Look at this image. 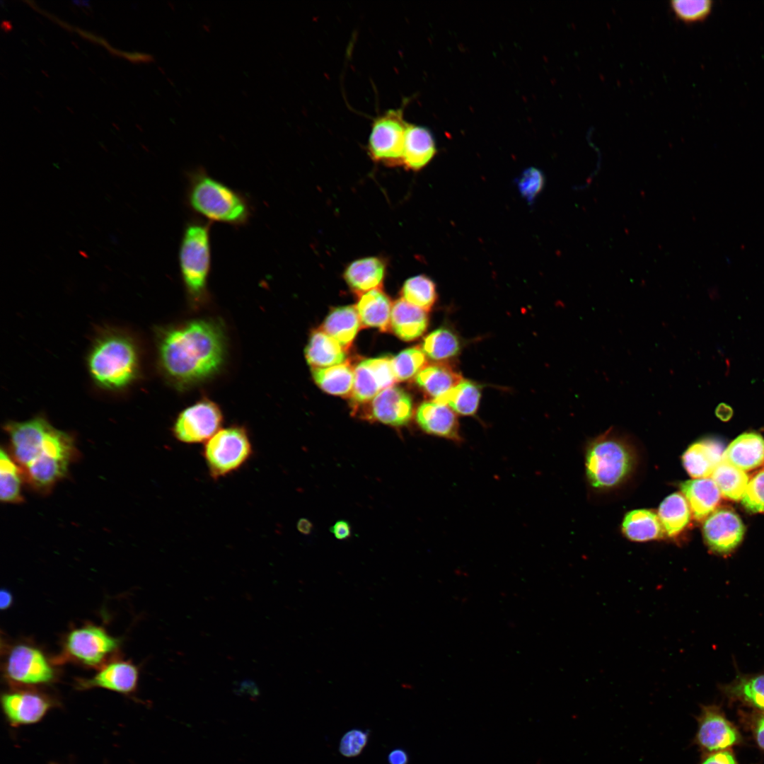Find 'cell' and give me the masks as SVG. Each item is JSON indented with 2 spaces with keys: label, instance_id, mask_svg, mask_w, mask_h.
<instances>
[{
  "label": "cell",
  "instance_id": "cell-1",
  "mask_svg": "<svg viewBox=\"0 0 764 764\" xmlns=\"http://www.w3.org/2000/svg\"><path fill=\"white\" fill-rule=\"evenodd\" d=\"M156 347L159 367L170 383L180 388L214 376L226 356V338L221 324L196 319L161 328Z\"/></svg>",
  "mask_w": 764,
  "mask_h": 764
},
{
  "label": "cell",
  "instance_id": "cell-2",
  "mask_svg": "<svg viewBox=\"0 0 764 764\" xmlns=\"http://www.w3.org/2000/svg\"><path fill=\"white\" fill-rule=\"evenodd\" d=\"M14 461L27 482L46 491L66 475L76 449L71 436L37 417L5 426Z\"/></svg>",
  "mask_w": 764,
  "mask_h": 764
},
{
  "label": "cell",
  "instance_id": "cell-3",
  "mask_svg": "<svg viewBox=\"0 0 764 764\" xmlns=\"http://www.w3.org/2000/svg\"><path fill=\"white\" fill-rule=\"evenodd\" d=\"M186 201L195 214L209 221L243 226L251 215L247 197L213 178L202 168L187 174Z\"/></svg>",
  "mask_w": 764,
  "mask_h": 764
},
{
  "label": "cell",
  "instance_id": "cell-4",
  "mask_svg": "<svg viewBox=\"0 0 764 764\" xmlns=\"http://www.w3.org/2000/svg\"><path fill=\"white\" fill-rule=\"evenodd\" d=\"M91 378L100 387L120 390L137 378L139 369L137 347L131 337L108 330L94 342L88 357Z\"/></svg>",
  "mask_w": 764,
  "mask_h": 764
},
{
  "label": "cell",
  "instance_id": "cell-5",
  "mask_svg": "<svg viewBox=\"0 0 764 764\" xmlns=\"http://www.w3.org/2000/svg\"><path fill=\"white\" fill-rule=\"evenodd\" d=\"M211 262L210 224L192 219L183 232L178 262L187 296L194 303H202L208 296Z\"/></svg>",
  "mask_w": 764,
  "mask_h": 764
},
{
  "label": "cell",
  "instance_id": "cell-6",
  "mask_svg": "<svg viewBox=\"0 0 764 764\" xmlns=\"http://www.w3.org/2000/svg\"><path fill=\"white\" fill-rule=\"evenodd\" d=\"M634 464V454L627 442L608 432L588 446L586 475L594 487L605 489L619 485L632 470Z\"/></svg>",
  "mask_w": 764,
  "mask_h": 764
},
{
  "label": "cell",
  "instance_id": "cell-7",
  "mask_svg": "<svg viewBox=\"0 0 764 764\" xmlns=\"http://www.w3.org/2000/svg\"><path fill=\"white\" fill-rule=\"evenodd\" d=\"M252 446L243 427L233 426L220 429L205 444L204 457L210 475L214 479L239 468L250 457Z\"/></svg>",
  "mask_w": 764,
  "mask_h": 764
},
{
  "label": "cell",
  "instance_id": "cell-8",
  "mask_svg": "<svg viewBox=\"0 0 764 764\" xmlns=\"http://www.w3.org/2000/svg\"><path fill=\"white\" fill-rule=\"evenodd\" d=\"M695 718L698 726L692 743L702 753L729 750L743 743L739 729L718 705H701Z\"/></svg>",
  "mask_w": 764,
  "mask_h": 764
},
{
  "label": "cell",
  "instance_id": "cell-9",
  "mask_svg": "<svg viewBox=\"0 0 764 764\" xmlns=\"http://www.w3.org/2000/svg\"><path fill=\"white\" fill-rule=\"evenodd\" d=\"M407 124L403 117V107L390 109L376 117L368 144L371 158L390 165L402 163Z\"/></svg>",
  "mask_w": 764,
  "mask_h": 764
},
{
  "label": "cell",
  "instance_id": "cell-10",
  "mask_svg": "<svg viewBox=\"0 0 764 764\" xmlns=\"http://www.w3.org/2000/svg\"><path fill=\"white\" fill-rule=\"evenodd\" d=\"M119 642L102 627L88 625L72 630L64 643V654L88 666L102 664L117 648Z\"/></svg>",
  "mask_w": 764,
  "mask_h": 764
},
{
  "label": "cell",
  "instance_id": "cell-11",
  "mask_svg": "<svg viewBox=\"0 0 764 764\" xmlns=\"http://www.w3.org/2000/svg\"><path fill=\"white\" fill-rule=\"evenodd\" d=\"M4 672L6 678L18 687L44 685L55 678L54 671L42 652L25 644L10 650Z\"/></svg>",
  "mask_w": 764,
  "mask_h": 764
},
{
  "label": "cell",
  "instance_id": "cell-12",
  "mask_svg": "<svg viewBox=\"0 0 764 764\" xmlns=\"http://www.w3.org/2000/svg\"><path fill=\"white\" fill-rule=\"evenodd\" d=\"M222 422L223 415L219 407L209 400L203 399L179 414L173 432L180 441L200 443L208 441L220 430Z\"/></svg>",
  "mask_w": 764,
  "mask_h": 764
},
{
  "label": "cell",
  "instance_id": "cell-13",
  "mask_svg": "<svg viewBox=\"0 0 764 764\" xmlns=\"http://www.w3.org/2000/svg\"><path fill=\"white\" fill-rule=\"evenodd\" d=\"M1 705L9 725L18 727L39 722L56 703L45 693L16 687L1 695Z\"/></svg>",
  "mask_w": 764,
  "mask_h": 764
},
{
  "label": "cell",
  "instance_id": "cell-14",
  "mask_svg": "<svg viewBox=\"0 0 764 764\" xmlns=\"http://www.w3.org/2000/svg\"><path fill=\"white\" fill-rule=\"evenodd\" d=\"M391 360L387 357L371 358L362 360L356 366L350 395L355 406L369 403L381 391L397 381Z\"/></svg>",
  "mask_w": 764,
  "mask_h": 764
},
{
  "label": "cell",
  "instance_id": "cell-15",
  "mask_svg": "<svg viewBox=\"0 0 764 764\" xmlns=\"http://www.w3.org/2000/svg\"><path fill=\"white\" fill-rule=\"evenodd\" d=\"M744 531V525L738 514L726 508L714 510L707 517L702 527L708 547L721 555L733 551L742 540Z\"/></svg>",
  "mask_w": 764,
  "mask_h": 764
},
{
  "label": "cell",
  "instance_id": "cell-16",
  "mask_svg": "<svg viewBox=\"0 0 764 764\" xmlns=\"http://www.w3.org/2000/svg\"><path fill=\"white\" fill-rule=\"evenodd\" d=\"M369 407V418L395 427L407 424L413 412L411 396L398 386L381 391Z\"/></svg>",
  "mask_w": 764,
  "mask_h": 764
},
{
  "label": "cell",
  "instance_id": "cell-17",
  "mask_svg": "<svg viewBox=\"0 0 764 764\" xmlns=\"http://www.w3.org/2000/svg\"><path fill=\"white\" fill-rule=\"evenodd\" d=\"M139 679L137 668L125 661H115L105 664L90 678L78 679L76 686L84 690L100 688L122 694L135 691Z\"/></svg>",
  "mask_w": 764,
  "mask_h": 764
},
{
  "label": "cell",
  "instance_id": "cell-18",
  "mask_svg": "<svg viewBox=\"0 0 764 764\" xmlns=\"http://www.w3.org/2000/svg\"><path fill=\"white\" fill-rule=\"evenodd\" d=\"M729 703H739L764 712V671L757 673L737 672L729 683L719 685Z\"/></svg>",
  "mask_w": 764,
  "mask_h": 764
},
{
  "label": "cell",
  "instance_id": "cell-19",
  "mask_svg": "<svg viewBox=\"0 0 764 764\" xmlns=\"http://www.w3.org/2000/svg\"><path fill=\"white\" fill-rule=\"evenodd\" d=\"M419 427L426 432L453 441H459L458 422L454 412L446 405L422 403L416 412Z\"/></svg>",
  "mask_w": 764,
  "mask_h": 764
},
{
  "label": "cell",
  "instance_id": "cell-20",
  "mask_svg": "<svg viewBox=\"0 0 764 764\" xmlns=\"http://www.w3.org/2000/svg\"><path fill=\"white\" fill-rule=\"evenodd\" d=\"M433 135L426 127L407 124L402 164L407 168L418 170L428 164L436 154Z\"/></svg>",
  "mask_w": 764,
  "mask_h": 764
},
{
  "label": "cell",
  "instance_id": "cell-21",
  "mask_svg": "<svg viewBox=\"0 0 764 764\" xmlns=\"http://www.w3.org/2000/svg\"><path fill=\"white\" fill-rule=\"evenodd\" d=\"M680 488L693 517L698 521L710 515L720 500V491L714 481L710 478L687 480L681 483Z\"/></svg>",
  "mask_w": 764,
  "mask_h": 764
},
{
  "label": "cell",
  "instance_id": "cell-22",
  "mask_svg": "<svg viewBox=\"0 0 764 764\" xmlns=\"http://www.w3.org/2000/svg\"><path fill=\"white\" fill-rule=\"evenodd\" d=\"M386 266L376 257L357 260L346 268L344 277L350 289L359 296L381 289L385 277Z\"/></svg>",
  "mask_w": 764,
  "mask_h": 764
},
{
  "label": "cell",
  "instance_id": "cell-23",
  "mask_svg": "<svg viewBox=\"0 0 764 764\" xmlns=\"http://www.w3.org/2000/svg\"><path fill=\"white\" fill-rule=\"evenodd\" d=\"M722 458L743 471L756 468L764 461V439L755 432L743 433L728 446Z\"/></svg>",
  "mask_w": 764,
  "mask_h": 764
},
{
  "label": "cell",
  "instance_id": "cell-24",
  "mask_svg": "<svg viewBox=\"0 0 764 764\" xmlns=\"http://www.w3.org/2000/svg\"><path fill=\"white\" fill-rule=\"evenodd\" d=\"M723 448L719 442L702 440L691 444L682 457L683 466L693 478L712 475L722 459Z\"/></svg>",
  "mask_w": 764,
  "mask_h": 764
},
{
  "label": "cell",
  "instance_id": "cell-25",
  "mask_svg": "<svg viewBox=\"0 0 764 764\" xmlns=\"http://www.w3.org/2000/svg\"><path fill=\"white\" fill-rule=\"evenodd\" d=\"M428 325L425 311L413 306L403 298L393 303L390 329L400 339L414 340L420 337Z\"/></svg>",
  "mask_w": 764,
  "mask_h": 764
},
{
  "label": "cell",
  "instance_id": "cell-26",
  "mask_svg": "<svg viewBox=\"0 0 764 764\" xmlns=\"http://www.w3.org/2000/svg\"><path fill=\"white\" fill-rule=\"evenodd\" d=\"M356 307L361 327L374 328L381 332H388L390 329L393 304L381 289L360 296Z\"/></svg>",
  "mask_w": 764,
  "mask_h": 764
},
{
  "label": "cell",
  "instance_id": "cell-27",
  "mask_svg": "<svg viewBox=\"0 0 764 764\" xmlns=\"http://www.w3.org/2000/svg\"><path fill=\"white\" fill-rule=\"evenodd\" d=\"M305 356L312 369L326 368L345 363L347 360L346 349L320 328L312 332Z\"/></svg>",
  "mask_w": 764,
  "mask_h": 764
},
{
  "label": "cell",
  "instance_id": "cell-28",
  "mask_svg": "<svg viewBox=\"0 0 764 764\" xmlns=\"http://www.w3.org/2000/svg\"><path fill=\"white\" fill-rule=\"evenodd\" d=\"M361 328L357 307L344 306L333 308L324 320L320 329L347 349Z\"/></svg>",
  "mask_w": 764,
  "mask_h": 764
},
{
  "label": "cell",
  "instance_id": "cell-29",
  "mask_svg": "<svg viewBox=\"0 0 764 764\" xmlns=\"http://www.w3.org/2000/svg\"><path fill=\"white\" fill-rule=\"evenodd\" d=\"M415 381L426 394L436 401L461 382L462 378L449 366L438 364L424 367L415 376Z\"/></svg>",
  "mask_w": 764,
  "mask_h": 764
},
{
  "label": "cell",
  "instance_id": "cell-30",
  "mask_svg": "<svg viewBox=\"0 0 764 764\" xmlns=\"http://www.w3.org/2000/svg\"><path fill=\"white\" fill-rule=\"evenodd\" d=\"M316 384L325 392L334 395H351L354 381V369L348 362L321 369H312Z\"/></svg>",
  "mask_w": 764,
  "mask_h": 764
},
{
  "label": "cell",
  "instance_id": "cell-31",
  "mask_svg": "<svg viewBox=\"0 0 764 764\" xmlns=\"http://www.w3.org/2000/svg\"><path fill=\"white\" fill-rule=\"evenodd\" d=\"M623 532L632 541L644 542L661 538L664 531L658 514L648 509L628 512L623 521Z\"/></svg>",
  "mask_w": 764,
  "mask_h": 764
},
{
  "label": "cell",
  "instance_id": "cell-32",
  "mask_svg": "<svg viewBox=\"0 0 764 764\" xmlns=\"http://www.w3.org/2000/svg\"><path fill=\"white\" fill-rule=\"evenodd\" d=\"M658 516L664 533L669 537H673L688 526L691 511L685 497L676 492L666 497L661 503Z\"/></svg>",
  "mask_w": 764,
  "mask_h": 764
},
{
  "label": "cell",
  "instance_id": "cell-33",
  "mask_svg": "<svg viewBox=\"0 0 764 764\" xmlns=\"http://www.w3.org/2000/svg\"><path fill=\"white\" fill-rule=\"evenodd\" d=\"M711 478L717 485L721 494L734 501L743 498L749 482L745 471L723 458L714 470Z\"/></svg>",
  "mask_w": 764,
  "mask_h": 764
},
{
  "label": "cell",
  "instance_id": "cell-34",
  "mask_svg": "<svg viewBox=\"0 0 764 764\" xmlns=\"http://www.w3.org/2000/svg\"><path fill=\"white\" fill-rule=\"evenodd\" d=\"M480 396L478 386L471 381L462 380L446 395L434 402L448 405L458 414L472 415L477 411Z\"/></svg>",
  "mask_w": 764,
  "mask_h": 764
},
{
  "label": "cell",
  "instance_id": "cell-35",
  "mask_svg": "<svg viewBox=\"0 0 764 764\" xmlns=\"http://www.w3.org/2000/svg\"><path fill=\"white\" fill-rule=\"evenodd\" d=\"M21 470L3 449L0 453V498L6 503L22 501Z\"/></svg>",
  "mask_w": 764,
  "mask_h": 764
},
{
  "label": "cell",
  "instance_id": "cell-36",
  "mask_svg": "<svg viewBox=\"0 0 764 764\" xmlns=\"http://www.w3.org/2000/svg\"><path fill=\"white\" fill-rule=\"evenodd\" d=\"M402 296L409 303L428 311L436 301V286L429 277L417 275L405 281L402 288Z\"/></svg>",
  "mask_w": 764,
  "mask_h": 764
},
{
  "label": "cell",
  "instance_id": "cell-37",
  "mask_svg": "<svg viewBox=\"0 0 764 764\" xmlns=\"http://www.w3.org/2000/svg\"><path fill=\"white\" fill-rule=\"evenodd\" d=\"M422 349L428 357L434 360H443L458 354L460 342L452 331L439 328L425 337Z\"/></svg>",
  "mask_w": 764,
  "mask_h": 764
},
{
  "label": "cell",
  "instance_id": "cell-38",
  "mask_svg": "<svg viewBox=\"0 0 764 764\" xmlns=\"http://www.w3.org/2000/svg\"><path fill=\"white\" fill-rule=\"evenodd\" d=\"M392 367L396 381L411 379L426 366V355L418 347L403 350L392 358Z\"/></svg>",
  "mask_w": 764,
  "mask_h": 764
},
{
  "label": "cell",
  "instance_id": "cell-39",
  "mask_svg": "<svg viewBox=\"0 0 764 764\" xmlns=\"http://www.w3.org/2000/svg\"><path fill=\"white\" fill-rule=\"evenodd\" d=\"M710 0H675L670 7L675 16L684 23H693L706 19L712 9Z\"/></svg>",
  "mask_w": 764,
  "mask_h": 764
},
{
  "label": "cell",
  "instance_id": "cell-40",
  "mask_svg": "<svg viewBox=\"0 0 764 764\" xmlns=\"http://www.w3.org/2000/svg\"><path fill=\"white\" fill-rule=\"evenodd\" d=\"M742 504L751 512H764V470L758 473L748 482Z\"/></svg>",
  "mask_w": 764,
  "mask_h": 764
},
{
  "label": "cell",
  "instance_id": "cell-41",
  "mask_svg": "<svg viewBox=\"0 0 764 764\" xmlns=\"http://www.w3.org/2000/svg\"><path fill=\"white\" fill-rule=\"evenodd\" d=\"M369 731L361 729H352L347 731L341 738L339 751L345 757L353 758L359 756L369 741Z\"/></svg>",
  "mask_w": 764,
  "mask_h": 764
},
{
  "label": "cell",
  "instance_id": "cell-42",
  "mask_svg": "<svg viewBox=\"0 0 764 764\" xmlns=\"http://www.w3.org/2000/svg\"><path fill=\"white\" fill-rule=\"evenodd\" d=\"M521 195L531 202L542 190L544 177L540 170L535 168L525 170L517 181Z\"/></svg>",
  "mask_w": 764,
  "mask_h": 764
},
{
  "label": "cell",
  "instance_id": "cell-43",
  "mask_svg": "<svg viewBox=\"0 0 764 764\" xmlns=\"http://www.w3.org/2000/svg\"><path fill=\"white\" fill-rule=\"evenodd\" d=\"M740 719L750 732L756 746L764 753V712L751 710L739 712Z\"/></svg>",
  "mask_w": 764,
  "mask_h": 764
},
{
  "label": "cell",
  "instance_id": "cell-44",
  "mask_svg": "<svg viewBox=\"0 0 764 764\" xmlns=\"http://www.w3.org/2000/svg\"><path fill=\"white\" fill-rule=\"evenodd\" d=\"M698 764H739L731 750L702 753Z\"/></svg>",
  "mask_w": 764,
  "mask_h": 764
},
{
  "label": "cell",
  "instance_id": "cell-45",
  "mask_svg": "<svg viewBox=\"0 0 764 764\" xmlns=\"http://www.w3.org/2000/svg\"><path fill=\"white\" fill-rule=\"evenodd\" d=\"M330 531L337 539H345L351 534L349 523L345 520L337 521L331 528Z\"/></svg>",
  "mask_w": 764,
  "mask_h": 764
},
{
  "label": "cell",
  "instance_id": "cell-46",
  "mask_svg": "<svg viewBox=\"0 0 764 764\" xmlns=\"http://www.w3.org/2000/svg\"><path fill=\"white\" fill-rule=\"evenodd\" d=\"M408 761V754L403 748H395L391 751L388 756L389 764H407Z\"/></svg>",
  "mask_w": 764,
  "mask_h": 764
},
{
  "label": "cell",
  "instance_id": "cell-47",
  "mask_svg": "<svg viewBox=\"0 0 764 764\" xmlns=\"http://www.w3.org/2000/svg\"><path fill=\"white\" fill-rule=\"evenodd\" d=\"M0 607L1 610L8 608L12 603V595L6 589H2L0 593Z\"/></svg>",
  "mask_w": 764,
  "mask_h": 764
},
{
  "label": "cell",
  "instance_id": "cell-48",
  "mask_svg": "<svg viewBox=\"0 0 764 764\" xmlns=\"http://www.w3.org/2000/svg\"><path fill=\"white\" fill-rule=\"evenodd\" d=\"M297 526L299 531L304 534L310 533L312 529L311 522L306 519H300Z\"/></svg>",
  "mask_w": 764,
  "mask_h": 764
},
{
  "label": "cell",
  "instance_id": "cell-49",
  "mask_svg": "<svg viewBox=\"0 0 764 764\" xmlns=\"http://www.w3.org/2000/svg\"><path fill=\"white\" fill-rule=\"evenodd\" d=\"M1 27L5 31H8L11 28V24L8 21H3Z\"/></svg>",
  "mask_w": 764,
  "mask_h": 764
},
{
  "label": "cell",
  "instance_id": "cell-50",
  "mask_svg": "<svg viewBox=\"0 0 764 764\" xmlns=\"http://www.w3.org/2000/svg\"><path fill=\"white\" fill-rule=\"evenodd\" d=\"M50 764H58V763H51Z\"/></svg>",
  "mask_w": 764,
  "mask_h": 764
}]
</instances>
